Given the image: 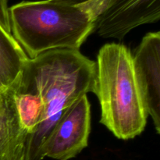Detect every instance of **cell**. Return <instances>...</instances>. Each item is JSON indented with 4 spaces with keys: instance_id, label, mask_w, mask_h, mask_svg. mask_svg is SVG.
Here are the masks:
<instances>
[{
    "instance_id": "6da1fadb",
    "label": "cell",
    "mask_w": 160,
    "mask_h": 160,
    "mask_svg": "<svg viewBox=\"0 0 160 160\" xmlns=\"http://www.w3.org/2000/svg\"><path fill=\"white\" fill-rule=\"evenodd\" d=\"M96 64L79 50H52L29 59L12 87L40 96L44 117L28 135L25 160H43L42 148L65 111L88 92L95 94Z\"/></svg>"
},
{
    "instance_id": "7a4b0ae2",
    "label": "cell",
    "mask_w": 160,
    "mask_h": 160,
    "mask_svg": "<svg viewBox=\"0 0 160 160\" xmlns=\"http://www.w3.org/2000/svg\"><path fill=\"white\" fill-rule=\"evenodd\" d=\"M11 34L29 59L52 50H79L94 31L85 5L23 1L9 8Z\"/></svg>"
},
{
    "instance_id": "3957f363",
    "label": "cell",
    "mask_w": 160,
    "mask_h": 160,
    "mask_svg": "<svg viewBox=\"0 0 160 160\" xmlns=\"http://www.w3.org/2000/svg\"><path fill=\"white\" fill-rule=\"evenodd\" d=\"M131 51L122 44L103 45L97 56L95 94L101 106L100 123L117 138L140 135L148 113L133 68Z\"/></svg>"
},
{
    "instance_id": "277c9868",
    "label": "cell",
    "mask_w": 160,
    "mask_h": 160,
    "mask_svg": "<svg viewBox=\"0 0 160 160\" xmlns=\"http://www.w3.org/2000/svg\"><path fill=\"white\" fill-rule=\"evenodd\" d=\"M84 5L93 17L94 31L104 38L121 40L134 28L160 19V0H93Z\"/></svg>"
},
{
    "instance_id": "5b68a950",
    "label": "cell",
    "mask_w": 160,
    "mask_h": 160,
    "mask_svg": "<svg viewBox=\"0 0 160 160\" xmlns=\"http://www.w3.org/2000/svg\"><path fill=\"white\" fill-rule=\"evenodd\" d=\"M91 131V106L84 95L65 111L42 148V156L57 160L76 157L88 146Z\"/></svg>"
},
{
    "instance_id": "8992f818",
    "label": "cell",
    "mask_w": 160,
    "mask_h": 160,
    "mask_svg": "<svg viewBox=\"0 0 160 160\" xmlns=\"http://www.w3.org/2000/svg\"><path fill=\"white\" fill-rule=\"evenodd\" d=\"M133 68L148 116L160 133V33H148L142 38L135 55Z\"/></svg>"
},
{
    "instance_id": "52a82bcc",
    "label": "cell",
    "mask_w": 160,
    "mask_h": 160,
    "mask_svg": "<svg viewBox=\"0 0 160 160\" xmlns=\"http://www.w3.org/2000/svg\"><path fill=\"white\" fill-rule=\"evenodd\" d=\"M29 134L19 118L11 86L0 90V160H25Z\"/></svg>"
},
{
    "instance_id": "ba28073f",
    "label": "cell",
    "mask_w": 160,
    "mask_h": 160,
    "mask_svg": "<svg viewBox=\"0 0 160 160\" xmlns=\"http://www.w3.org/2000/svg\"><path fill=\"white\" fill-rule=\"evenodd\" d=\"M28 59L12 34L0 25V90L13 84Z\"/></svg>"
},
{
    "instance_id": "9c48e42d",
    "label": "cell",
    "mask_w": 160,
    "mask_h": 160,
    "mask_svg": "<svg viewBox=\"0 0 160 160\" xmlns=\"http://www.w3.org/2000/svg\"><path fill=\"white\" fill-rule=\"evenodd\" d=\"M11 88L13 92L14 100L20 123L29 135L34 134L43 120V102L36 93L16 90L12 86Z\"/></svg>"
},
{
    "instance_id": "30bf717a",
    "label": "cell",
    "mask_w": 160,
    "mask_h": 160,
    "mask_svg": "<svg viewBox=\"0 0 160 160\" xmlns=\"http://www.w3.org/2000/svg\"><path fill=\"white\" fill-rule=\"evenodd\" d=\"M8 1L9 0H0V25L6 32L11 34Z\"/></svg>"
},
{
    "instance_id": "8fae6325",
    "label": "cell",
    "mask_w": 160,
    "mask_h": 160,
    "mask_svg": "<svg viewBox=\"0 0 160 160\" xmlns=\"http://www.w3.org/2000/svg\"><path fill=\"white\" fill-rule=\"evenodd\" d=\"M58 1L67 3V4L73 5V6H81V5H84L86 3L90 2L93 0H58Z\"/></svg>"
}]
</instances>
